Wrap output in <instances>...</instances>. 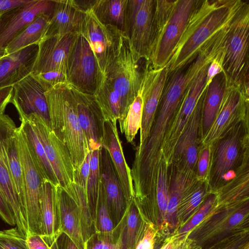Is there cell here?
I'll return each mask as SVG.
<instances>
[{
    "label": "cell",
    "instance_id": "1",
    "mask_svg": "<svg viewBox=\"0 0 249 249\" xmlns=\"http://www.w3.org/2000/svg\"><path fill=\"white\" fill-rule=\"evenodd\" d=\"M244 2L196 0L181 38L166 66L168 74L190 64L204 45L231 23Z\"/></svg>",
    "mask_w": 249,
    "mask_h": 249
},
{
    "label": "cell",
    "instance_id": "2",
    "mask_svg": "<svg viewBox=\"0 0 249 249\" xmlns=\"http://www.w3.org/2000/svg\"><path fill=\"white\" fill-rule=\"evenodd\" d=\"M45 95L51 128L67 147L76 170L90 151L78 121L73 92L68 83H60L45 91Z\"/></svg>",
    "mask_w": 249,
    "mask_h": 249
},
{
    "label": "cell",
    "instance_id": "3",
    "mask_svg": "<svg viewBox=\"0 0 249 249\" xmlns=\"http://www.w3.org/2000/svg\"><path fill=\"white\" fill-rule=\"evenodd\" d=\"M248 162L249 118L239 123L212 147L208 177L211 192L233 179Z\"/></svg>",
    "mask_w": 249,
    "mask_h": 249
},
{
    "label": "cell",
    "instance_id": "4",
    "mask_svg": "<svg viewBox=\"0 0 249 249\" xmlns=\"http://www.w3.org/2000/svg\"><path fill=\"white\" fill-rule=\"evenodd\" d=\"M249 4L245 1L228 29L223 49L222 69L228 86L249 94Z\"/></svg>",
    "mask_w": 249,
    "mask_h": 249
},
{
    "label": "cell",
    "instance_id": "5",
    "mask_svg": "<svg viewBox=\"0 0 249 249\" xmlns=\"http://www.w3.org/2000/svg\"><path fill=\"white\" fill-rule=\"evenodd\" d=\"M138 63L132 53L128 37L125 36L117 55L103 75L121 98L119 123L124 119L141 87L143 71L139 70Z\"/></svg>",
    "mask_w": 249,
    "mask_h": 249
},
{
    "label": "cell",
    "instance_id": "6",
    "mask_svg": "<svg viewBox=\"0 0 249 249\" xmlns=\"http://www.w3.org/2000/svg\"><path fill=\"white\" fill-rule=\"evenodd\" d=\"M249 201L217 208L215 205L188 237L198 245L209 247L231 234L246 230Z\"/></svg>",
    "mask_w": 249,
    "mask_h": 249
},
{
    "label": "cell",
    "instance_id": "7",
    "mask_svg": "<svg viewBox=\"0 0 249 249\" xmlns=\"http://www.w3.org/2000/svg\"><path fill=\"white\" fill-rule=\"evenodd\" d=\"M16 134L22 169L28 235H41L40 195L41 184L44 179L34 162L20 126L16 128Z\"/></svg>",
    "mask_w": 249,
    "mask_h": 249
},
{
    "label": "cell",
    "instance_id": "8",
    "mask_svg": "<svg viewBox=\"0 0 249 249\" xmlns=\"http://www.w3.org/2000/svg\"><path fill=\"white\" fill-rule=\"evenodd\" d=\"M66 75L69 85L92 95L103 77L88 42L81 34L77 35L69 53Z\"/></svg>",
    "mask_w": 249,
    "mask_h": 249
},
{
    "label": "cell",
    "instance_id": "9",
    "mask_svg": "<svg viewBox=\"0 0 249 249\" xmlns=\"http://www.w3.org/2000/svg\"><path fill=\"white\" fill-rule=\"evenodd\" d=\"M80 34L88 42L103 77L126 35L115 27L101 23L91 9L85 11Z\"/></svg>",
    "mask_w": 249,
    "mask_h": 249
},
{
    "label": "cell",
    "instance_id": "10",
    "mask_svg": "<svg viewBox=\"0 0 249 249\" xmlns=\"http://www.w3.org/2000/svg\"><path fill=\"white\" fill-rule=\"evenodd\" d=\"M195 0H177L172 16L152 46L146 64L153 69L166 67L178 43L195 5Z\"/></svg>",
    "mask_w": 249,
    "mask_h": 249
},
{
    "label": "cell",
    "instance_id": "11",
    "mask_svg": "<svg viewBox=\"0 0 249 249\" xmlns=\"http://www.w3.org/2000/svg\"><path fill=\"white\" fill-rule=\"evenodd\" d=\"M249 95L236 87L228 86L214 122L200 140L199 150L212 147L239 123L249 118Z\"/></svg>",
    "mask_w": 249,
    "mask_h": 249
},
{
    "label": "cell",
    "instance_id": "12",
    "mask_svg": "<svg viewBox=\"0 0 249 249\" xmlns=\"http://www.w3.org/2000/svg\"><path fill=\"white\" fill-rule=\"evenodd\" d=\"M210 64L206 65L189 84L183 97L170 122L162 147V156L169 166L172 164L176 143L182 134L206 87Z\"/></svg>",
    "mask_w": 249,
    "mask_h": 249
},
{
    "label": "cell",
    "instance_id": "13",
    "mask_svg": "<svg viewBox=\"0 0 249 249\" xmlns=\"http://www.w3.org/2000/svg\"><path fill=\"white\" fill-rule=\"evenodd\" d=\"M26 119L29 121L42 143L57 184L65 189L74 182L75 171L67 147L39 116L32 114Z\"/></svg>",
    "mask_w": 249,
    "mask_h": 249
},
{
    "label": "cell",
    "instance_id": "14",
    "mask_svg": "<svg viewBox=\"0 0 249 249\" xmlns=\"http://www.w3.org/2000/svg\"><path fill=\"white\" fill-rule=\"evenodd\" d=\"M16 128L9 115H0V191L15 220L16 227L26 237L28 231L26 212L13 186L6 153L8 139Z\"/></svg>",
    "mask_w": 249,
    "mask_h": 249
},
{
    "label": "cell",
    "instance_id": "15",
    "mask_svg": "<svg viewBox=\"0 0 249 249\" xmlns=\"http://www.w3.org/2000/svg\"><path fill=\"white\" fill-rule=\"evenodd\" d=\"M54 0H32L24 5L7 11L0 16V57L5 55L7 46L38 15L52 14Z\"/></svg>",
    "mask_w": 249,
    "mask_h": 249
},
{
    "label": "cell",
    "instance_id": "16",
    "mask_svg": "<svg viewBox=\"0 0 249 249\" xmlns=\"http://www.w3.org/2000/svg\"><path fill=\"white\" fill-rule=\"evenodd\" d=\"M167 75L166 66L155 70L145 64L139 90L142 109L139 146L144 143L150 135Z\"/></svg>",
    "mask_w": 249,
    "mask_h": 249
},
{
    "label": "cell",
    "instance_id": "17",
    "mask_svg": "<svg viewBox=\"0 0 249 249\" xmlns=\"http://www.w3.org/2000/svg\"><path fill=\"white\" fill-rule=\"evenodd\" d=\"M206 88V86L176 143L172 161L173 164L195 173L199 153V131Z\"/></svg>",
    "mask_w": 249,
    "mask_h": 249
},
{
    "label": "cell",
    "instance_id": "18",
    "mask_svg": "<svg viewBox=\"0 0 249 249\" xmlns=\"http://www.w3.org/2000/svg\"><path fill=\"white\" fill-rule=\"evenodd\" d=\"M13 87L11 103L16 108L20 120L35 114L51 127L45 91L34 76L30 74Z\"/></svg>",
    "mask_w": 249,
    "mask_h": 249
},
{
    "label": "cell",
    "instance_id": "19",
    "mask_svg": "<svg viewBox=\"0 0 249 249\" xmlns=\"http://www.w3.org/2000/svg\"><path fill=\"white\" fill-rule=\"evenodd\" d=\"M77 36L69 34L43 38L38 45V51L32 74L49 71L66 74L68 56Z\"/></svg>",
    "mask_w": 249,
    "mask_h": 249
},
{
    "label": "cell",
    "instance_id": "20",
    "mask_svg": "<svg viewBox=\"0 0 249 249\" xmlns=\"http://www.w3.org/2000/svg\"><path fill=\"white\" fill-rule=\"evenodd\" d=\"M69 86L75 100L78 121L89 151L100 149L105 121L101 109L93 95L84 93Z\"/></svg>",
    "mask_w": 249,
    "mask_h": 249
},
{
    "label": "cell",
    "instance_id": "21",
    "mask_svg": "<svg viewBox=\"0 0 249 249\" xmlns=\"http://www.w3.org/2000/svg\"><path fill=\"white\" fill-rule=\"evenodd\" d=\"M156 0H143L127 36L135 60L147 61L154 41Z\"/></svg>",
    "mask_w": 249,
    "mask_h": 249
},
{
    "label": "cell",
    "instance_id": "22",
    "mask_svg": "<svg viewBox=\"0 0 249 249\" xmlns=\"http://www.w3.org/2000/svg\"><path fill=\"white\" fill-rule=\"evenodd\" d=\"M99 169L104 198L115 227L124 213L126 202L109 154L103 146L99 151Z\"/></svg>",
    "mask_w": 249,
    "mask_h": 249
},
{
    "label": "cell",
    "instance_id": "23",
    "mask_svg": "<svg viewBox=\"0 0 249 249\" xmlns=\"http://www.w3.org/2000/svg\"><path fill=\"white\" fill-rule=\"evenodd\" d=\"M116 122L104 121L102 146L109 154L127 204L134 196L133 184L131 169L124 158Z\"/></svg>",
    "mask_w": 249,
    "mask_h": 249
},
{
    "label": "cell",
    "instance_id": "24",
    "mask_svg": "<svg viewBox=\"0 0 249 249\" xmlns=\"http://www.w3.org/2000/svg\"><path fill=\"white\" fill-rule=\"evenodd\" d=\"M38 51L34 44L0 57V89L13 86L31 74Z\"/></svg>",
    "mask_w": 249,
    "mask_h": 249
},
{
    "label": "cell",
    "instance_id": "25",
    "mask_svg": "<svg viewBox=\"0 0 249 249\" xmlns=\"http://www.w3.org/2000/svg\"><path fill=\"white\" fill-rule=\"evenodd\" d=\"M85 17V11L75 0H54L50 23L44 38L55 35L80 34Z\"/></svg>",
    "mask_w": 249,
    "mask_h": 249
},
{
    "label": "cell",
    "instance_id": "26",
    "mask_svg": "<svg viewBox=\"0 0 249 249\" xmlns=\"http://www.w3.org/2000/svg\"><path fill=\"white\" fill-rule=\"evenodd\" d=\"M60 229L78 249H85L80 213L71 197L58 184L54 185Z\"/></svg>",
    "mask_w": 249,
    "mask_h": 249
},
{
    "label": "cell",
    "instance_id": "27",
    "mask_svg": "<svg viewBox=\"0 0 249 249\" xmlns=\"http://www.w3.org/2000/svg\"><path fill=\"white\" fill-rule=\"evenodd\" d=\"M41 235L51 247L62 234L56 202L55 186L50 181H42L40 195Z\"/></svg>",
    "mask_w": 249,
    "mask_h": 249
},
{
    "label": "cell",
    "instance_id": "28",
    "mask_svg": "<svg viewBox=\"0 0 249 249\" xmlns=\"http://www.w3.org/2000/svg\"><path fill=\"white\" fill-rule=\"evenodd\" d=\"M196 178V173L174 164L169 168L168 200L164 218L170 226L176 223L178 205L190 184Z\"/></svg>",
    "mask_w": 249,
    "mask_h": 249
},
{
    "label": "cell",
    "instance_id": "29",
    "mask_svg": "<svg viewBox=\"0 0 249 249\" xmlns=\"http://www.w3.org/2000/svg\"><path fill=\"white\" fill-rule=\"evenodd\" d=\"M227 86V78L223 71L216 75L206 86L202 109L200 140L214 122Z\"/></svg>",
    "mask_w": 249,
    "mask_h": 249
},
{
    "label": "cell",
    "instance_id": "30",
    "mask_svg": "<svg viewBox=\"0 0 249 249\" xmlns=\"http://www.w3.org/2000/svg\"><path fill=\"white\" fill-rule=\"evenodd\" d=\"M213 193L216 196L217 208L249 201V162L233 179Z\"/></svg>",
    "mask_w": 249,
    "mask_h": 249
},
{
    "label": "cell",
    "instance_id": "31",
    "mask_svg": "<svg viewBox=\"0 0 249 249\" xmlns=\"http://www.w3.org/2000/svg\"><path fill=\"white\" fill-rule=\"evenodd\" d=\"M133 198L126 204L124 213L117 224L122 233L124 249H135L146 227L143 226L142 210Z\"/></svg>",
    "mask_w": 249,
    "mask_h": 249
},
{
    "label": "cell",
    "instance_id": "32",
    "mask_svg": "<svg viewBox=\"0 0 249 249\" xmlns=\"http://www.w3.org/2000/svg\"><path fill=\"white\" fill-rule=\"evenodd\" d=\"M21 127L34 162L43 179L57 185L54 171L46 156L43 147L34 128L26 119L20 120Z\"/></svg>",
    "mask_w": 249,
    "mask_h": 249
},
{
    "label": "cell",
    "instance_id": "33",
    "mask_svg": "<svg viewBox=\"0 0 249 249\" xmlns=\"http://www.w3.org/2000/svg\"><path fill=\"white\" fill-rule=\"evenodd\" d=\"M127 2L128 0H95L91 9L101 23L115 27L125 34Z\"/></svg>",
    "mask_w": 249,
    "mask_h": 249
},
{
    "label": "cell",
    "instance_id": "34",
    "mask_svg": "<svg viewBox=\"0 0 249 249\" xmlns=\"http://www.w3.org/2000/svg\"><path fill=\"white\" fill-rule=\"evenodd\" d=\"M52 14L44 13L37 15L27 28L15 38L5 49V55L36 44L44 38L49 26Z\"/></svg>",
    "mask_w": 249,
    "mask_h": 249
},
{
    "label": "cell",
    "instance_id": "35",
    "mask_svg": "<svg viewBox=\"0 0 249 249\" xmlns=\"http://www.w3.org/2000/svg\"><path fill=\"white\" fill-rule=\"evenodd\" d=\"M211 193L208 182L199 181L196 178L181 198L178 207L176 218L180 221L187 220Z\"/></svg>",
    "mask_w": 249,
    "mask_h": 249
},
{
    "label": "cell",
    "instance_id": "36",
    "mask_svg": "<svg viewBox=\"0 0 249 249\" xmlns=\"http://www.w3.org/2000/svg\"><path fill=\"white\" fill-rule=\"evenodd\" d=\"M93 96L101 109L104 121L117 122L120 116L121 99L104 77H102Z\"/></svg>",
    "mask_w": 249,
    "mask_h": 249
},
{
    "label": "cell",
    "instance_id": "37",
    "mask_svg": "<svg viewBox=\"0 0 249 249\" xmlns=\"http://www.w3.org/2000/svg\"><path fill=\"white\" fill-rule=\"evenodd\" d=\"M6 153L13 186L20 202L26 212L22 169L18 148L16 130L8 139L6 144Z\"/></svg>",
    "mask_w": 249,
    "mask_h": 249
},
{
    "label": "cell",
    "instance_id": "38",
    "mask_svg": "<svg viewBox=\"0 0 249 249\" xmlns=\"http://www.w3.org/2000/svg\"><path fill=\"white\" fill-rule=\"evenodd\" d=\"M100 149L91 151L89 170L87 184V198L94 225L96 213L100 185L99 169Z\"/></svg>",
    "mask_w": 249,
    "mask_h": 249
},
{
    "label": "cell",
    "instance_id": "39",
    "mask_svg": "<svg viewBox=\"0 0 249 249\" xmlns=\"http://www.w3.org/2000/svg\"><path fill=\"white\" fill-rule=\"evenodd\" d=\"M142 101L139 91L133 102L130 106L127 113L119 124L120 132L124 134L128 142L131 143L140 129L142 117Z\"/></svg>",
    "mask_w": 249,
    "mask_h": 249
},
{
    "label": "cell",
    "instance_id": "40",
    "mask_svg": "<svg viewBox=\"0 0 249 249\" xmlns=\"http://www.w3.org/2000/svg\"><path fill=\"white\" fill-rule=\"evenodd\" d=\"M112 234L94 232L85 243V249H124L123 235L119 226Z\"/></svg>",
    "mask_w": 249,
    "mask_h": 249
},
{
    "label": "cell",
    "instance_id": "41",
    "mask_svg": "<svg viewBox=\"0 0 249 249\" xmlns=\"http://www.w3.org/2000/svg\"><path fill=\"white\" fill-rule=\"evenodd\" d=\"M94 227V232L104 234H112L115 232L113 223L104 198L101 184Z\"/></svg>",
    "mask_w": 249,
    "mask_h": 249
},
{
    "label": "cell",
    "instance_id": "42",
    "mask_svg": "<svg viewBox=\"0 0 249 249\" xmlns=\"http://www.w3.org/2000/svg\"><path fill=\"white\" fill-rule=\"evenodd\" d=\"M176 2L177 0H156L154 16L155 36L153 42L160 36L167 25L172 16Z\"/></svg>",
    "mask_w": 249,
    "mask_h": 249
},
{
    "label": "cell",
    "instance_id": "43",
    "mask_svg": "<svg viewBox=\"0 0 249 249\" xmlns=\"http://www.w3.org/2000/svg\"><path fill=\"white\" fill-rule=\"evenodd\" d=\"M215 202L216 196L214 193H211L188 222L180 229L179 234L181 236L184 235L197 226L209 214L215 205Z\"/></svg>",
    "mask_w": 249,
    "mask_h": 249
},
{
    "label": "cell",
    "instance_id": "44",
    "mask_svg": "<svg viewBox=\"0 0 249 249\" xmlns=\"http://www.w3.org/2000/svg\"><path fill=\"white\" fill-rule=\"evenodd\" d=\"M0 249H28L26 238L16 227L0 231Z\"/></svg>",
    "mask_w": 249,
    "mask_h": 249
},
{
    "label": "cell",
    "instance_id": "45",
    "mask_svg": "<svg viewBox=\"0 0 249 249\" xmlns=\"http://www.w3.org/2000/svg\"><path fill=\"white\" fill-rule=\"evenodd\" d=\"M32 75L45 92L58 84L68 83L66 74L61 72L49 71Z\"/></svg>",
    "mask_w": 249,
    "mask_h": 249
},
{
    "label": "cell",
    "instance_id": "46",
    "mask_svg": "<svg viewBox=\"0 0 249 249\" xmlns=\"http://www.w3.org/2000/svg\"><path fill=\"white\" fill-rule=\"evenodd\" d=\"M211 152L212 147L210 146L202 147L199 150L196 175L199 181L208 182Z\"/></svg>",
    "mask_w": 249,
    "mask_h": 249
},
{
    "label": "cell",
    "instance_id": "47",
    "mask_svg": "<svg viewBox=\"0 0 249 249\" xmlns=\"http://www.w3.org/2000/svg\"><path fill=\"white\" fill-rule=\"evenodd\" d=\"M248 231L246 230L231 234L221 239V242H216L211 249H241L248 239ZM215 244V243H214Z\"/></svg>",
    "mask_w": 249,
    "mask_h": 249
},
{
    "label": "cell",
    "instance_id": "48",
    "mask_svg": "<svg viewBox=\"0 0 249 249\" xmlns=\"http://www.w3.org/2000/svg\"><path fill=\"white\" fill-rule=\"evenodd\" d=\"M143 1V0H128L125 24V35L126 36L132 27L134 21L141 9Z\"/></svg>",
    "mask_w": 249,
    "mask_h": 249
},
{
    "label": "cell",
    "instance_id": "49",
    "mask_svg": "<svg viewBox=\"0 0 249 249\" xmlns=\"http://www.w3.org/2000/svg\"><path fill=\"white\" fill-rule=\"evenodd\" d=\"M223 53L222 52L210 64L207 70L206 86H207L211 82L216 75L223 71Z\"/></svg>",
    "mask_w": 249,
    "mask_h": 249
},
{
    "label": "cell",
    "instance_id": "50",
    "mask_svg": "<svg viewBox=\"0 0 249 249\" xmlns=\"http://www.w3.org/2000/svg\"><path fill=\"white\" fill-rule=\"evenodd\" d=\"M26 244L28 249H53L40 234H28Z\"/></svg>",
    "mask_w": 249,
    "mask_h": 249
},
{
    "label": "cell",
    "instance_id": "51",
    "mask_svg": "<svg viewBox=\"0 0 249 249\" xmlns=\"http://www.w3.org/2000/svg\"><path fill=\"white\" fill-rule=\"evenodd\" d=\"M155 232L150 226H146L142 239L138 243L135 249H154Z\"/></svg>",
    "mask_w": 249,
    "mask_h": 249
},
{
    "label": "cell",
    "instance_id": "52",
    "mask_svg": "<svg viewBox=\"0 0 249 249\" xmlns=\"http://www.w3.org/2000/svg\"><path fill=\"white\" fill-rule=\"evenodd\" d=\"M13 91V87L9 86L0 89V115L4 114L7 105L11 103Z\"/></svg>",
    "mask_w": 249,
    "mask_h": 249
},
{
    "label": "cell",
    "instance_id": "53",
    "mask_svg": "<svg viewBox=\"0 0 249 249\" xmlns=\"http://www.w3.org/2000/svg\"><path fill=\"white\" fill-rule=\"evenodd\" d=\"M31 1L32 0H0V16L8 11Z\"/></svg>",
    "mask_w": 249,
    "mask_h": 249
},
{
    "label": "cell",
    "instance_id": "54",
    "mask_svg": "<svg viewBox=\"0 0 249 249\" xmlns=\"http://www.w3.org/2000/svg\"><path fill=\"white\" fill-rule=\"evenodd\" d=\"M0 217L6 223L16 225L15 220L12 215L0 191Z\"/></svg>",
    "mask_w": 249,
    "mask_h": 249
},
{
    "label": "cell",
    "instance_id": "55",
    "mask_svg": "<svg viewBox=\"0 0 249 249\" xmlns=\"http://www.w3.org/2000/svg\"><path fill=\"white\" fill-rule=\"evenodd\" d=\"M66 236V242L64 249H78L73 242L67 235Z\"/></svg>",
    "mask_w": 249,
    "mask_h": 249
},
{
    "label": "cell",
    "instance_id": "56",
    "mask_svg": "<svg viewBox=\"0 0 249 249\" xmlns=\"http://www.w3.org/2000/svg\"><path fill=\"white\" fill-rule=\"evenodd\" d=\"M249 242L247 241L246 243L244 245V246L241 248V249H249Z\"/></svg>",
    "mask_w": 249,
    "mask_h": 249
}]
</instances>
